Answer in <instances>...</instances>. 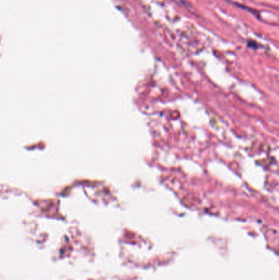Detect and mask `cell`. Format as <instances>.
Instances as JSON below:
<instances>
[{
	"mask_svg": "<svg viewBox=\"0 0 279 280\" xmlns=\"http://www.w3.org/2000/svg\"><path fill=\"white\" fill-rule=\"evenodd\" d=\"M248 46L249 47H251V48H254V49H255V48L258 47V44H257L255 41L250 40V41H248Z\"/></svg>",
	"mask_w": 279,
	"mask_h": 280,
	"instance_id": "6da1fadb",
	"label": "cell"
}]
</instances>
